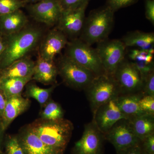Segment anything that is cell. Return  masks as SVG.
<instances>
[{
    "label": "cell",
    "instance_id": "obj_31",
    "mask_svg": "<svg viewBox=\"0 0 154 154\" xmlns=\"http://www.w3.org/2000/svg\"><path fill=\"white\" fill-rule=\"evenodd\" d=\"M139 72L143 83L149 75L154 71V63H144L132 62Z\"/></svg>",
    "mask_w": 154,
    "mask_h": 154
},
{
    "label": "cell",
    "instance_id": "obj_39",
    "mask_svg": "<svg viewBox=\"0 0 154 154\" xmlns=\"http://www.w3.org/2000/svg\"><path fill=\"white\" fill-rule=\"evenodd\" d=\"M5 131L3 128L1 118H0V151H1V147H2L3 143L4 133Z\"/></svg>",
    "mask_w": 154,
    "mask_h": 154
},
{
    "label": "cell",
    "instance_id": "obj_37",
    "mask_svg": "<svg viewBox=\"0 0 154 154\" xmlns=\"http://www.w3.org/2000/svg\"><path fill=\"white\" fill-rule=\"evenodd\" d=\"M141 152L142 147L140 144L128 149L120 154H141Z\"/></svg>",
    "mask_w": 154,
    "mask_h": 154
},
{
    "label": "cell",
    "instance_id": "obj_5",
    "mask_svg": "<svg viewBox=\"0 0 154 154\" xmlns=\"http://www.w3.org/2000/svg\"><path fill=\"white\" fill-rule=\"evenodd\" d=\"M58 73L67 85L77 90H85L96 76L90 70L65 55L58 62Z\"/></svg>",
    "mask_w": 154,
    "mask_h": 154
},
{
    "label": "cell",
    "instance_id": "obj_13",
    "mask_svg": "<svg viewBox=\"0 0 154 154\" xmlns=\"http://www.w3.org/2000/svg\"><path fill=\"white\" fill-rule=\"evenodd\" d=\"M93 114V121L104 134L117 122L122 119H129L122 113L114 99L100 106Z\"/></svg>",
    "mask_w": 154,
    "mask_h": 154
},
{
    "label": "cell",
    "instance_id": "obj_26",
    "mask_svg": "<svg viewBox=\"0 0 154 154\" xmlns=\"http://www.w3.org/2000/svg\"><path fill=\"white\" fill-rule=\"evenodd\" d=\"M154 48L149 49L135 48L128 54L130 61L135 62L152 63H154Z\"/></svg>",
    "mask_w": 154,
    "mask_h": 154
},
{
    "label": "cell",
    "instance_id": "obj_6",
    "mask_svg": "<svg viewBox=\"0 0 154 154\" xmlns=\"http://www.w3.org/2000/svg\"><path fill=\"white\" fill-rule=\"evenodd\" d=\"M66 48L65 55L90 70L95 75L105 74L96 48L79 38L68 42Z\"/></svg>",
    "mask_w": 154,
    "mask_h": 154
},
{
    "label": "cell",
    "instance_id": "obj_10",
    "mask_svg": "<svg viewBox=\"0 0 154 154\" xmlns=\"http://www.w3.org/2000/svg\"><path fill=\"white\" fill-rule=\"evenodd\" d=\"M104 134L94 121L85 125L82 136L72 149V154H103Z\"/></svg>",
    "mask_w": 154,
    "mask_h": 154
},
{
    "label": "cell",
    "instance_id": "obj_2",
    "mask_svg": "<svg viewBox=\"0 0 154 154\" xmlns=\"http://www.w3.org/2000/svg\"><path fill=\"white\" fill-rule=\"evenodd\" d=\"M28 125L46 145L62 152L69 142L74 129L71 122L63 118L56 120L40 118Z\"/></svg>",
    "mask_w": 154,
    "mask_h": 154
},
{
    "label": "cell",
    "instance_id": "obj_11",
    "mask_svg": "<svg viewBox=\"0 0 154 154\" xmlns=\"http://www.w3.org/2000/svg\"><path fill=\"white\" fill-rule=\"evenodd\" d=\"M88 3L70 11H63L57 25V29L72 39L79 37L82 30L85 19V11Z\"/></svg>",
    "mask_w": 154,
    "mask_h": 154
},
{
    "label": "cell",
    "instance_id": "obj_24",
    "mask_svg": "<svg viewBox=\"0 0 154 154\" xmlns=\"http://www.w3.org/2000/svg\"><path fill=\"white\" fill-rule=\"evenodd\" d=\"M26 85L25 95L28 98H33L36 100L42 107L49 101L55 88V85H54L48 88H42L31 83L28 84Z\"/></svg>",
    "mask_w": 154,
    "mask_h": 154
},
{
    "label": "cell",
    "instance_id": "obj_3",
    "mask_svg": "<svg viewBox=\"0 0 154 154\" xmlns=\"http://www.w3.org/2000/svg\"><path fill=\"white\" fill-rule=\"evenodd\" d=\"M114 13L107 5L91 11L79 38L90 45L107 39L113 28Z\"/></svg>",
    "mask_w": 154,
    "mask_h": 154
},
{
    "label": "cell",
    "instance_id": "obj_14",
    "mask_svg": "<svg viewBox=\"0 0 154 154\" xmlns=\"http://www.w3.org/2000/svg\"><path fill=\"white\" fill-rule=\"evenodd\" d=\"M67 37L62 31L55 28L50 31L39 47L38 57L46 60L54 61L56 56L66 47Z\"/></svg>",
    "mask_w": 154,
    "mask_h": 154
},
{
    "label": "cell",
    "instance_id": "obj_40",
    "mask_svg": "<svg viewBox=\"0 0 154 154\" xmlns=\"http://www.w3.org/2000/svg\"><path fill=\"white\" fill-rule=\"evenodd\" d=\"M26 2H27V4L28 3H30V4H34L38 2H40L42 0H25Z\"/></svg>",
    "mask_w": 154,
    "mask_h": 154
},
{
    "label": "cell",
    "instance_id": "obj_36",
    "mask_svg": "<svg viewBox=\"0 0 154 154\" xmlns=\"http://www.w3.org/2000/svg\"><path fill=\"white\" fill-rule=\"evenodd\" d=\"M7 99L5 95L0 89V118H2L7 103Z\"/></svg>",
    "mask_w": 154,
    "mask_h": 154
},
{
    "label": "cell",
    "instance_id": "obj_7",
    "mask_svg": "<svg viewBox=\"0 0 154 154\" xmlns=\"http://www.w3.org/2000/svg\"><path fill=\"white\" fill-rule=\"evenodd\" d=\"M97 44L96 49L105 74L113 77L119 66L125 58L126 47L118 39L107 38Z\"/></svg>",
    "mask_w": 154,
    "mask_h": 154
},
{
    "label": "cell",
    "instance_id": "obj_43",
    "mask_svg": "<svg viewBox=\"0 0 154 154\" xmlns=\"http://www.w3.org/2000/svg\"><path fill=\"white\" fill-rule=\"evenodd\" d=\"M0 154H1V152H0Z\"/></svg>",
    "mask_w": 154,
    "mask_h": 154
},
{
    "label": "cell",
    "instance_id": "obj_12",
    "mask_svg": "<svg viewBox=\"0 0 154 154\" xmlns=\"http://www.w3.org/2000/svg\"><path fill=\"white\" fill-rule=\"evenodd\" d=\"M26 6L32 18L48 26L57 24L63 12L58 0H42Z\"/></svg>",
    "mask_w": 154,
    "mask_h": 154
},
{
    "label": "cell",
    "instance_id": "obj_28",
    "mask_svg": "<svg viewBox=\"0 0 154 154\" xmlns=\"http://www.w3.org/2000/svg\"><path fill=\"white\" fill-rule=\"evenodd\" d=\"M5 154H25L17 136H11L5 142Z\"/></svg>",
    "mask_w": 154,
    "mask_h": 154
},
{
    "label": "cell",
    "instance_id": "obj_27",
    "mask_svg": "<svg viewBox=\"0 0 154 154\" xmlns=\"http://www.w3.org/2000/svg\"><path fill=\"white\" fill-rule=\"evenodd\" d=\"M27 5L25 0H0V15L12 13Z\"/></svg>",
    "mask_w": 154,
    "mask_h": 154
},
{
    "label": "cell",
    "instance_id": "obj_18",
    "mask_svg": "<svg viewBox=\"0 0 154 154\" xmlns=\"http://www.w3.org/2000/svg\"><path fill=\"white\" fill-rule=\"evenodd\" d=\"M58 74L57 66L54 61L38 57L35 63L32 80L44 85H52L55 83Z\"/></svg>",
    "mask_w": 154,
    "mask_h": 154
},
{
    "label": "cell",
    "instance_id": "obj_42",
    "mask_svg": "<svg viewBox=\"0 0 154 154\" xmlns=\"http://www.w3.org/2000/svg\"><path fill=\"white\" fill-rule=\"evenodd\" d=\"M63 152H58V153H53L51 154H63Z\"/></svg>",
    "mask_w": 154,
    "mask_h": 154
},
{
    "label": "cell",
    "instance_id": "obj_15",
    "mask_svg": "<svg viewBox=\"0 0 154 154\" xmlns=\"http://www.w3.org/2000/svg\"><path fill=\"white\" fill-rule=\"evenodd\" d=\"M17 136L25 154H51L62 152L56 151L46 145L29 125L23 128Z\"/></svg>",
    "mask_w": 154,
    "mask_h": 154
},
{
    "label": "cell",
    "instance_id": "obj_9",
    "mask_svg": "<svg viewBox=\"0 0 154 154\" xmlns=\"http://www.w3.org/2000/svg\"><path fill=\"white\" fill-rule=\"evenodd\" d=\"M119 89V95L141 92L143 86L139 72L131 61L125 58L113 76Z\"/></svg>",
    "mask_w": 154,
    "mask_h": 154
},
{
    "label": "cell",
    "instance_id": "obj_34",
    "mask_svg": "<svg viewBox=\"0 0 154 154\" xmlns=\"http://www.w3.org/2000/svg\"><path fill=\"white\" fill-rule=\"evenodd\" d=\"M142 149L149 154H154V134L149 136L141 143Z\"/></svg>",
    "mask_w": 154,
    "mask_h": 154
},
{
    "label": "cell",
    "instance_id": "obj_41",
    "mask_svg": "<svg viewBox=\"0 0 154 154\" xmlns=\"http://www.w3.org/2000/svg\"><path fill=\"white\" fill-rule=\"evenodd\" d=\"M141 154H149L147 153L146 152L144 151L142 149V152L141 153Z\"/></svg>",
    "mask_w": 154,
    "mask_h": 154
},
{
    "label": "cell",
    "instance_id": "obj_16",
    "mask_svg": "<svg viewBox=\"0 0 154 154\" xmlns=\"http://www.w3.org/2000/svg\"><path fill=\"white\" fill-rule=\"evenodd\" d=\"M28 23V17L21 9L0 15V35L8 36L18 33L25 28Z\"/></svg>",
    "mask_w": 154,
    "mask_h": 154
},
{
    "label": "cell",
    "instance_id": "obj_8",
    "mask_svg": "<svg viewBox=\"0 0 154 154\" xmlns=\"http://www.w3.org/2000/svg\"><path fill=\"white\" fill-rule=\"evenodd\" d=\"M105 140L112 144L117 154L140 144L141 142L135 134L128 119L117 122L104 134Z\"/></svg>",
    "mask_w": 154,
    "mask_h": 154
},
{
    "label": "cell",
    "instance_id": "obj_38",
    "mask_svg": "<svg viewBox=\"0 0 154 154\" xmlns=\"http://www.w3.org/2000/svg\"><path fill=\"white\" fill-rule=\"evenodd\" d=\"M5 48V37L0 35V58L2 55Z\"/></svg>",
    "mask_w": 154,
    "mask_h": 154
},
{
    "label": "cell",
    "instance_id": "obj_21",
    "mask_svg": "<svg viewBox=\"0 0 154 154\" xmlns=\"http://www.w3.org/2000/svg\"><path fill=\"white\" fill-rule=\"evenodd\" d=\"M128 119L135 134L141 143L154 134V114L144 113Z\"/></svg>",
    "mask_w": 154,
    "mask_h": 154
},
{
    "label": "cell",
    "instance_id": "obj_17",
    "mask_svg": "<svg viewBox=\"0 0 154 154\" xmlns=\"http://www.w3.org/2000/svg\"><path fill=\"white\" fill-rule=\"evenodd\" d=\"M30 104L29 99L24 98L22 95L7 99L5 107L1 119L4 130L8 128L15 119L25 112Z\"/></svg>",
    "mask_w": 154,
    "mask_h": 154
},
{
    "label": "cell",
    "instance_id": "obj_4",
    "mask_svg": "<svg viewBox=\"0 0 154 154\" xmlns=\"http://www.w3.org/2000/svg\"><path fill=\"white\" fill-rule=\"evenodd\" d=\"M85 90L93 113L100 106L119 95L114 77L105 74L95 77Z\"/></svg>",
    "mask_w": 154,
    "mask_h": 154
},
{
    "label": "cell",
    "instance_id": "obj_30",
    "mask_svg": "<svg viewBox=\"0 0 154 154\" xmlns=\"http://www.w3.org/2000/svg\"><path fill=\"white\" fill-rule=\"evenodd\" d=\"M90 0H58L63 11H70L79 8Z\"/></svg>",
    "mask_w": 154,
    "mask_h": 154
},
{
    "label": "cell",
    "instance_id": "obj_22",
    "mask_svg": "<svg viewBox=\"0 0 154 154\" xmlns=\"http://www.w3.org/2000/svg\"><path fill=\"white\" fill-rule=\"evenodd\" d=\"M121 41L127 47L142 49L153 48L154 34L140 31L130 32L122 38Z\"/></svg>",
    "mask_w": 154,
    "mask_h": 154
},
{
    "label": "cell",
    "instance_id": "obj_19",
    "mask_svg": "<svg viewBox=\"0 0 154 154\" xmlns=\"http://www.w3.org/2000/svg\"><path fill=\"white\" fill-rule=\"evenodd\" d=\"M143 95L142 92L135 94H121L114 99L122 113L128 119L144 114L140 107V100Z\"/></svg>",
    "mask_w": 154,
    "mask_h": 154
},
{
    "label": "cell",
    "instance_id": "obj_35",
    "mask_svg": "<svg viewBox=\"0 0 154 154\" xmlns=\"http://www.w3.org/2000/svg\"><path fill=\"white\" fill-rule=\"evenodd\" d=\"M145 16L153 25H154V0H146Z\"/></svg>",
    "mask_w": 154,
    "mask_h": 154
},
{
    "label": "cell",
    "instance_id": "obj_23",
    "mask_svg": "<svg viewBox=\"0 0 154 154\" xmlns=\"http://www.w3.org/2000/svg\"><path fill=\"white\" fill-rule=\"evenodd\" d=\"M32 80V77L0 78V89L7 99L22 95L24 87Z\"/></svg>",
    "mask_w": 154,
    "mask_h": 154
},
{
    "label": "cell",
    "instance_id": "obj_32",
    "mask_svg": "<svg viewBox=\"0 0 154 154\" xmlns=\"http://www.w3.org/2000/svg\"><path fill=\"white\" fill-rule=\"evenodd\" d=\"M138 0H107V5L114 12L136 2Z\"/></svg>",
    "mask_w": 154,
    "mask_h": 154
},
{
    "label": "cell",
    "instance_id": "obj_20",
    "mask_svg": "<svg viewBox=\"0 0 154 154\" xmlns=\"http://www.w3.org/2000/svg\"><path fill=\"white\" fill-rule=\"evenodd\" d=\"M35 62L24 57L0 70V78H25L33 76Z\"/></svg>",
    "mask_w": 154,
    "mask_h": 154
},
{
    "label": "cell",
    "instance_id": "obj_25",
    "mask_svg": "<svg viewBox=\"0 0 154 154\" xmlns=\"http://www.w3.org/2000/svg\"><path fill=\"white\" fill-rule=\"evenodd\" d=\"M42 107L43 109L40 113V118L48 120H56L63 118V109L57 102L49 100Z\"/></svg>",
    "mask_w": 154,
    "mask_h": 154
},
{
    "label": "cell",
    "instance_id": "obj_33",
    "mask_svg": "<svg viewBox=\"0 0 154 154\" xmlns=\"http://www.w3.org/2000/svg\"><path fill=\"white\" fill-rule=\"evenodd\" d=\"M141 92L143 96L154 97V71L149 75L144 82Z\"/></svg>",
    "mask_w": 154,
    "mask_h": 154
},
{
    "label": "cell",
    "instance_id": "obj_1",
    "mask_svg": "<svg viewBox=\"0 0 154 154\" xmlns=\"http://www.w3.org/2000/svg\"><path fill=\"white\" fill-rule=\"evenodd\" d=\"M42 31L37 27L27 25L18 33L4 36L5 48L0 58V70L26 57L41 39Z\"/></svg>",
    "mask_w": 154,
    "mask_h": 154
},
{
    "label": "cell",
    "instance_id": "obj_29",
    "mask_svg": "<svg viewBox=\"0 0 154 154\" xmlns=\"http://www.w3.org/2000/svg\"><path fill=\"white\" fill-rule=\"evenodd\" d=\"M140 107L144 113L154 114V97L149 96H143L139 102Z\"/></svg>",
    "mask_w": 154,
    "mask_h": 154
}]
</instances>
